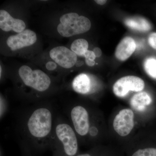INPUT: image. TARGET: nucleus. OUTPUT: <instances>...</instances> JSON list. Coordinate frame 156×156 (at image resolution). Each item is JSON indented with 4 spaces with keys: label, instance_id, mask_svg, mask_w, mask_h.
<instances>
[{
    "label": "nucleus",
    "instance_id": "17",
    "mask_svg": "<svg viewBox=\"0 0 156 156\" xmlns=\"http://www.w3.org/2000/svg\"><path fill=\"white\" fill-rule=\"evenodd\" d=\"M132 156H156V148H147L139 149L134 152Z\"/></svg>",
    "mask_w": 156,
    "mask_h": 156
},
{
    "label": "nucleus",
    "instance_id": "14",
    "mask_svg": "<svg viewBox=\"0 0 156 156\" xmlns=\"http://www.w3.org/2000/svg\"><path fill=\"white\" fill-rule=\"evenodd\" d=\"M124 23L129 28L139 31H148L152 28L150 23L147 20L143 17L127 18L124 21Z\"/></svg>",
    "mask_w": 156,
    "mask_h": 156
},
{
    "label": "nucleus",
    "instance_id": "5",
    "mask_svg": "<svg viewBox=\"0 0 156 156\" xmlns=\"http://www.w3.org/2000/svg\"><path fill=\"white\" fill-rule=\"evenodd\" d=\"M18 74L26 87L37 92H45L50 89L51 84L50 78L41 70H32L28 66L24 65L19 69Z\"/></svg>",
    "mask_w": 156,
    "mask_h": 156
},
{
    "label": "nucleus",
    "instance_id": "3",
    "mask_svg": "<svg viewBox=\"0 0 156 156\" xmlns=\"http://www.w3.org/2000/svg\"><path fill=\"white\" fill-rule=\"evenodd\" d=\"M66 114L74 129L77 135L85 137L88 135L93 136L98 132L97 127H92L89 112L84 106L78 105L67 108Z\"/></svg>",
    "mask_w": 156,
    "mask_h": 156
},
{
    "label": "nucleus",
    "instance_id": "22",
    "mask_svg": "<svg viewBox=\"0 0 156 156\" xmlns=\"http://www.w3.org/2000/svg\"><path fill=\"white\" fill-rule=\"evenodd\" d=\"M46 67L48 70L53 71L57 68V64L53 62L49 61L46 64Z\"/></svg>",
    "mask_w": 156,
    "mask_h": 156
},
{
    "label": "nucleus",
    "instance_id": "7",
    "mask_svg": "<svg viewBox=\"0 0 156 156\" xmlns=\"http://www.w3.org/2000/svg\"><path fill=\"white\" fill-rule=\"evenodd\" d=\"M134 112L130 109L120 111L114 120L113 125L115 131L121 136H127L134 128Z\"/></svg>",
    "mask_w": 156,
    "mask_h": 156
},
{
    "label": "nucleus",
    "instance_id": "6",
    "mask_svg": "<svg viewBox=\"0 0 156 156\" xmlns=\"http://www.w3.org/2000/svg\"><path fill=\"white\" fill-rule=\"evenodd\" d=\"M145 87L144 81L141 78L133 76H128L120 78L113 87V91L116 96L125 97L129 91L139 92Z\"/></svg>",
    "mask_w": 156,
    "mask_h": 156
},
{
    "label": "nucleus",
    "instance_id": "24",
    "mask_svg": "<svg viewBox=\"0 0 156 156\" xmlns=\"http://www.w3.org/2000/svg\"><path fill=\"white\" fill-rule=\"evenodd\" d=\"M86 62L87 65L90 66H93L95 64V62L94 60L88 59V58H86Z\"/></svg>",
    "mask_w": 156,
    "mask_h": 156
},
{
    "label": "nucleus",
    "instance_id": "16",
    "mask_svg": "<svg viewBox=\"0 0 156 156\" xmlns=\"http://www.w3.org/2000/svg\"><path fill=\"white\" fill-rule=\"evenodd\" d=\"M144 66L147 73L151 77L156 79V58L153 57L147 58Z\"/></svg>",
    "mask_w": 156,
    "mask_h": 156
},
{
    "label": "nucleus",
    "instance_id": "27",
    "mask_svg": "<svg viewBox=\"0 0 156 156\" xmlns=\"http://www.w3.org/2000/svg\"><path fill=\"white\" fill-rule=\"evenodd\" d=\"M1 76H2V67H0V76H1Z\"/></svg>",
    "mask_w": 156,
    "mask_h": 156
},
{
    "label": "nucleus",
    "instance_id": "13",
    "mask_svg": "<svg viewBox=\"0 0 156 156\" xmlns=\"http://www.w3.org/2000/svg\"><path fill=\"white\" fill-rule=\"evenodd\" d=\"M152 98L146 92H140L134 95L130 101L132 108L138 112L144 111L151 103Z\"/></svg>",
    "mask_w": 156,
    "mask_h": 156
},
{
    "label": "nucleus",
    "instance_id": "25",
    "mask_svg": "<svg viewBox=\"0 0 156 156\" xmlns=\"http://www.w3.org/2000/svg\"><path fill=\"white\" fill-rule=\"evenodd\" d=\"M95 2L98 5H103L105 4H106L107 1L106 0H96V1H95Z\"/></svg>",
    "mask_w": 156,
    "mask_h": 156
},
{
    "label": "nucleus",
    "instance_id": "4",
    "mask_svg": "<svg viewBox=\"0 0 156 156\" xmlns=\"http://www.w3.org/2000/svg\"><path fill=\"white\" fill-rule=\"evenodd\" d=\"M60 21L57 26V31L65 37L87 32L91 27V21L88 18L79 16L76 13L64 14L60 17Z\"/></svg>",
    "mask_w": 156,
    "mask_h": 156
},
{
    "label": "nucleus",
    "instance_id": "23",
    "mask_svg": "<svg viewBox=\"0 0 156 156\" xmlns=\"http://www.w3.org/2000/svg\"><path fill=\"white\" fill-rule=\"evenodd\" d=\"M93 52L95 53L96 57H99L101 56L102 54L101 50L100 48H95L93 49Z\"/></svg>",
    "mask_w": 156,
    "mask_h": 156
},
{
    "label": "nucleus",
    "instance_id": "9",
    "mask_svg": "<svg viewBox=\"0 0 156 156\" xmlns=\"http://www.w3.org/2000/svg\"><path fill=\"white\" fill-rule=\"evenodd\" d=\"M37 40L35 33L27 29L15 35L9 37L7 40V44L12 51H15L33 45Z\"/></svg>",
    "mask_w": 156,
    "mask_h": 156
},
{
    "label": "nucleus",
    "instance_id": "15",
    "mask_svg": "<svg viewBox=\"0 0 156 156\" xmlns=\"http://www.w3.org/2000/svg\"><path fill=\"white\" fill-rule=\"evenodd\" d=\"M89 44L87 40L79 39L74 41L71 46V50L79 56H84L88 50Z\"/></svg>",
    "mask_w": 156,
    "mask_h": 156
},
{
    "label": "nucleus",
    "instance_id": "21",
    "mask_svg": "<svg viewBox=\"0 0 156 156\" xmlns=\"http://www.w3.org/2000/svg\"><path fill=\"white\" fill-rule=\"evenodd\" d=\"M84 56L86 58H88V59H92L93 60H94V59L96 58L95 53L93 51L89 50H87Z\"/></svg>",
    "mask_w": 156,
    "mask_h": 156
},
{
    "label": "nucleus",
    "instance_id": "2",
    "mask_svg": "<svg viewBox=\"0 0 156 156\" xmlns=\"http://www.w3.org/2000/svg\"><path fill=\"white\" fill-rule=\"evenodd\" d=\"M50 150L52 156H76L79 151L76 133L69 121L56 115L53 127Z\"/></svg>",
    "mask_w": 156,
    "mask_h": 156
},
{
    "label": "nucleus",
    "instance_id": "18",
    "mask_svg": "<svg viewBox=\"0 0 156 156\" xmlns=\"http://www.w3.org/2000/svg\"><path fill=\"white\" fill-rule=\"evenodd\" d=\"M148 42L152 48L156 50V33H153L150 35L148 38Z\"/></svg>",
    "mask_w": 156,
    "mask_h": 156
},
{
    "label": "nucleus",
    "instance_id": "26",
    "mask_svg": "<svg viewBox=\"0 0 156 156\" xmlns=\"http://www.w3.org/2000/svg\"><path fill=\"white\" fill-rule=\"evenodd\" d=\"M84 62L82 61H79L77 62L76 63L75 65L76 66H77V67H79V66H81L83 65V64Z\"/></svg>",
    "mask_w": 156,
    "mask_h": 156
},
{
    "label": "nucleus",
    "instance_id": "12",
    "mask_svg": "<svg viewBox=\"0 0 156 156\" xmlns=\"http://www.w3.org/2000/svg\"><path fill=\"white\" fill-rule=\"evenodd\" d=\"M72 87L77 93L85 95L92 92L93 86L89 76L86 74L82 73L74 79Z\"/></svg>",
    "mask_w": 156,
    "mask_h": 156
},
{
    "label": "nucleus",
    "instance_id": "1",
    "mask_svg": "<svg viewBox=\"0 0 156 156\" xmlns=\"http://www.w3.org/2000/svg\"><path fill=\"white\" fill-rule=\"evenodd\" d=\"M56 115L54 107L42 103L28 108L20 116L18 126L20 144L34 155L50 150Z\"/></svg>",
    "mask_w": 156,
    "mask_h": 156
},
{
    "label": "nucleus",
    "instance_id": "19",
    "mask_svg": "<svg viewBox=\"0 0 156 156\" xmlns=\"http://www.w3.org/2000/svg\"><path fill=\"white\" fill-rule=\"evenodd\" d=\"M20 146L21 156H35L26 146L20 144Z\"/></svg>",
    "mask_w": 156,
    "mask_h": 156
},
{
    "label": "nucleus",
    "instance_id": "8",
    "mask_svg": "<svg viewBox=\"0 0 156 156\" xmlns=\"http://www.w3.org/2000/svg\"><path fill=\"white\" fill-rule=\"evenodd\" d=\"M51 58L57 64L66 69L73 67L77 62L75 53L64 47H57L50 50Z\"/></svg>",
    "mask_w": 156,
    "mask_h": 156
},
{
    "label": "nucleus",
    "instance_id": "20",
    "mask_svg": "<svg viewBox=\"0 0 156 156\" xmlns=\"http://www.w3.org/2000/svg\"><path fill=\"white\" fill-rule=\"evenodd\" d=\"M7 106L6 105L5 101H3L2 98H1V118L3 117L7 111Z\"/></svg>",
    "mask_w": 156,
    "mask_h": 156
},
{
    "label": "nucleus",
    "instance_id": "10",
    "mask_svg": "<svg viewBox=\"0 0 156 156\" xmlns=\"http://www.w3.org/2000/svg\"><path fill=\"white\" fill-rule=\"evenodd\" d=\"M26 27L25 23L20 19H14L7 11H0V28L5 31L13 30L20 33L24 31Z\"/></svg>",
    "mask_w": 156,
    "mask_h": 156
},
{
    "label": "nucleus",
    "instance_id": "11",
    "mask_svg": "<svg viewBox=\"0 0 156 156\" xmlns=\"http://www.w3.org/2000/svg\"><path fill=\"white\" fill-rule=\"evenodd\" d=\"M136 48V43L134 39L131 37H126L117 46L115 56L120 61H125L134 53Z\"/></svg>",
    "mask_w": 156,
    "mask_h": 156
}]
</instances>
